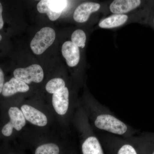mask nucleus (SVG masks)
<instances>
[{
	"mask_svg": "<svg viewBox=\"0 0 154 154\" xmlns=\"http://www.w3.org/2000/svg\"><path fill=\"white\" fill-rule=\"evenodd\" d=\"M87 105L89 116L96 129L125 138L134 136V130L116 117L107 107L96 100L89 101Z\"/></svg>",
	"mask_w": 154,
	"mask_h": 154,
	"instance_id": "f257e3e1",
	"label": "nucleus"
},
{
	"mask_svg": "<svg viewBox=\"0 0 154 154\" xmlns=\"http://www.w3.org/2000/svg\"><path fill=\"white\" fill-rule=\"evenodd\" d=\"M99 137L104 146L113 151L114 154H138L129 138L103 133Z\"/></svg>",
	"mask_w": 154,
	"mask_h": 154,
	"instance_id": "f03ea898",
	"label": "nucleus"
},
{
	"mask_svg": "<svg viewBox=\"0 0 154 154\" xmlns=\"http://www.w3.org/2000/svg\"><path fill=\"white\" fill-rule=\"evenodd\" d=\"M55 36V31L52 28L50 27L42 28L30 42V48L35 54H42L53 43Z\"/></svg>",
	"mask_w": 154,
	"mask_h": 154,
	"instance_id": "7ed1b4c3",
	"label": "nucleus"
},
{
	"mask_svg": "<svg viewBox=\"0 0 154 154\" xmlns=\"http://www.w3.org/2000/svg\"><path fill=\"white\" fill-rule=\"evenodd\" d=\"M68 1L64 0H42L37 5V11L46 14L51 21L57 20L67 6Z\"/></svg>",
	"mask_w": 154,
	"mask_h": 154,
	"instance_id": "20e7f679",
	"label": "nucleus"
},
{
	"mask_svg": "<svg viewBox=\"0 0 154 154\" xmlns=\"http://www.w3.org/2000/svg\"><path fill=\"white\" fill-rule=\"evenodd\" d=\"M14 77L30 84L32 82L40 83L43 79L44 72L42 68L38 64H33L26 68L16 69L14 72Z\"/></svg>",
	"mask_w": 154,
	"mask_h": 154,
	"instance_id": "39448f33",
	"label": "nucleus"
},
{
	"mask_svg": "<svg viewBox=\"0 0 154 154\" xmlns=\"http://www.w3.org/2000/svg\"><path fill=\"white\" fill-rule=\"evenodd\" d=\"M87 132L82 143L83 154H105L103 144L99 136L95 134L88 124Z\"/></svg>",
	"mask_w": 154,
	"mask_h": 154,
	"instance_id": "423d86ee",
	"label": "nucleus"
},
{
	"mask_svg": "<svg viewBox=\"0 0 154 154\" xmlns=\"http://www.w3.org/2000/svg\"><path fill=\"white\" fill-rule=\"evenodd\" d=\"M10 121L3 127L2 133L4 136L8 137L13 133L15 128L19 131L26 124V120L22 110L17 107H11L8 111Z\"/></svg>",
	"mask_w": 154,
	"mask_h": 154,
	"instance_id": "0eeeda50",
	"label": "nucleus"
},
{
	"mask_svg": "<svg viewBox=\"0 0 154 154\" xmlns=\"http://www.w3.org/2000/svg\"><path fill=\"white\" fill-rule=\"evenodd\" d=\"M52 103L56 112L59 115H64L69 107V92L66 87L53 94Z\"/></svg>",
	"mask_w": 154,
	"mask_h": 154,
	"instance_id": "6e6552de",
	"label": "nucleus"
},
{
	"mask_svg": "<svg viewBox=\"0 0 154 154\" xmlns=\"http://www.w3.org/2000/svg\"><path fill=\"white\" fill-rule=\"evenodd\" d=\"M21 110L25 119L36 126L43 127L47 124V118L45 114L30 105H24Z\"/></svg>",
	"mask_w": 154,
	"mask_h": 154,
	"instance_id": "1a4fd4ad",
	"label": "nucleus"
},
{
	"mask_svg": "<svg viewBox=\"0 0 154 154\" xmlns=\"http://www.w3.org/2000/svg\"><path fill=\"white\" fill-rule=\"evenodd\" d=\"M100 5L97 3L85 2L77 7L74 13L75 21L79 23L87 22L91 14L99 10Z\"/></svg>",
	"mask_w": 154,
	"mask_h": 154,
	"instance_id": "9d476101",
	"label": "nucleus"
},
{
	"mask_svg": "<svg viewBox=\"0 0 154 154\" xmlns=\"http://www.w3.org/2000/svg\"><path fill=\"white\" fill-rule=\"evenodd\" d=\"M61 51L68 66L74 67L79 63L80 59L79 48L72 41L65 42L63 45Z\"/></svg>",
	"mask_w": 154,
	"mask_h": 154,
	"instance_id": "9b49d317",
	"label": "nucleus"
},
{
	"mask_svg": "<svg viewBox=\"0 0 154 154\" xmlns=\"http://www.w3.org/2000/svg\"><path fill=\"white\" fill-rule=\"evenodd\" d=\"M140 0H115L110 4V10L114 14H124L140 5Z\"/></svg>",
	"mask_w": 154,
	"mask_h": 154,
	"instance_id": "f8f14e48",
	"label": "nucleus"
},
{
	"mask_svg": "<svg viewBox=\"0 0 154 154\" xmlns=\"http://www.w3.org/2000/svg\"><path fill=\"white\" fill-rule=\"evenodd\" d=\"M29 90L27 84L14 77L4 84L2 94L5 97H9L19 92L25 93Z\"/></svg>",
	"mask_w": 154,
	"mask_h": 154,
	"instance_id": "ddd939ff",
	"label": "nucleus"
},
{
	"mask_svg": "<svg viewBox=\"0 0 154 154\" xmlns=\"http://www.w3.org/2000/svg\"><path fill=\"white\" fill-rule=\"evenodd\" d=\"M128 17L125 14H114L102 20L99 26L102 28H112L119 27L125 24Z\"/></svg>",
	"mask_w": 154,
	"mask_h": 154,
	"instance_id": "4468645a",
	"label": "nucleus"
},
{
	"mask_svg": "<svg viewBox=\"0 0 154 154\" xmlns=\"http://www.w3.org/2000/svg\"><path fill=\"white\" fill-rule=\"evenodd\" d=\"M65 87V82L63 79L61 78H54L47 83L45 89L48 93L53 94Z\"/></svg>",
	"mask_w": 154,
	"mask_h": 154,
	"instance_id": "2eb2a0df",
	"label": "nucleus"
},
{
	"mask_svg": "<svg viewBox=\"0 0 154 154\" xmlns=\"http://www.w3.org/2000/svg\"><path fill=\"white\" fill-rule=\"evenodd\" d=\"M60 149L57 145L53 143L44 144L36 149L35 154H59Z\"/></svg>",
	"mask_w": 154,
	"mask_h": 154,
	"instance_id": "dca6fc26",
	"label": "nucleus"
},
{
	"mask_svg": "<svg viewBox=\"0 0 154 154\" xmlns=\"http://www.w3.org/2000/svg\"><path fill=\"white\" fill-rule=\"evenodd\" d=\"M72 42L78 47L83 48L85 46L86 35L83 30L78 29L75 30L72 34Z\"/></svg>",
	"mask_w": 154,
	"mask_h": 154,
	"instance_id": "f3484780",
	"label": "nucleus"
},
{
	"mask_svg": "<svg viewBox=\"0 0 154 154\" xmlns=\"http://www.w3.org/2000/svg\"><path fill=\"white\" fill-rule=\"evenodd\" d=\"M4 74L2 70L0 69V94L2 91L4 85Z\"/></svg>",
	"mask_w": 154,
	"mask_h": 154,
	"instance_id": "a211bd4d",
	"label": "nucleus"
},
{
	"mask_svg": "<svg viewBox=\"0 0 154 154\" xmlns=\"http://www.w3.org/2000/svg\"><path fill=\"white\" fill-rule=\"evenodd\" d=\"M3 7L2 4L0 2V30L3 28L4 22L2 17Z\"/></svg>",
	"mask_w": 154,
	"mask_h": 154,
	"instance_id": "6ab92c4d",
	"label": "nucleus"
},
{
	"mask_svg": "<svg viewBox=\"0 0 154 154\" xmlns=\"http://www.w3.org/2000/svg\"><path fill=\"white\" fill-rule=\"evenodd\" d=\"M2 36H1V34H0V41H1V40H2Z\"/></svg>",
	"mask_w": 154,
	"mask_h": 154,
	"instance_id": "aec40b11",
	"label": "nucleus"
},
{
	"mask_svg": "<svg viewBox=\"0 0 154 154\" xmlns=\"http://www.w3.org/2000/svg\"><path fill=\"white\" fill-rule=\"evenodd\" d=\"M152 154H154V151L152 153Z\"/></svg>",
	"mask_w": 154,
	"mask_h": 154,
	"instance_id": "412c9836",
	"label": "nucleus"
},
{
	"mask_svg": "<svg viewBox=\"0 0 154 154\" xmlns=\"http://www.w3.org/2000/svg\"></svg>",
	"mask_w": 154,
	"mask_h": 154,
	"instance_id": "4be33fe9",
	"label": "nucleus"
}]
</instances>
